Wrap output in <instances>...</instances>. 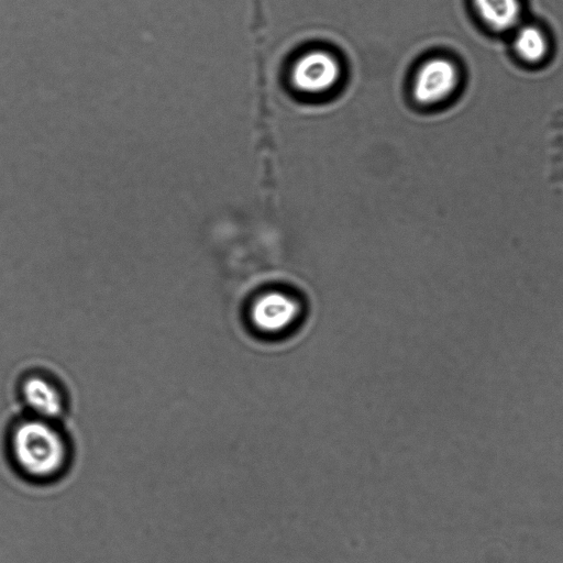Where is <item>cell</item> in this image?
Instances as JSON below:
<instances>
[{
    "label": "cell",
    "mask_w": 563,
    "mask_h": 563,
    "mask_svg": "<svg viewBox=\"0 0 563 563\" xmlns=\"http://www.w3.org/2000/svg\"><path fill=\"white\" fill-rule=\"evenodd\" d=\"M7 448L14 468L32 482L62 476L71 459L70 442L57 421L30 415L11 426Z\"/></svg>",
    "instance_id": "6da1fadb"
},
{
    "label": "cell",
    "mask_w": 563,
    "mask_h": 563,
    "mask_svg": "<svg viewBox=\"0 0 563 563\" xmlns=\"http://www.w3.org/2000/svg\"><path fill=\"white\" fill-rule=\"evenodd\" d=\"M301 316V305L292 295L272 290L260 295L250 310V321L263 336L276 338L289 331Z\"/></svg>",
    "instance_id": "7a4b0ae2"
},
{
    "label": "cell",
    "mask_w": 563,
    "mask_h": 563,
    "mask_svg": "<svg viewBox=\"0 0 563 563\" xmlns=\"http://www.w3.org/2000/svg\"><path fill=\"white\" fill-rule=\"evenodd\" d=\"M19 395L26 415L58 421L66 412L65 390L54 377L42 371H32L22 377Z\"/></svg>",
    "instance_id": "3957f363"
},
{
    "label": "cell",
    "mask_w": 563,
    "mask_h": 563,
    "mask_svg": "<svg viewBox=\"0 0 563 563\" xmlns=\"http://www.w3.org/2000/svg\"><path fill=\"white\" fill-rule=\"evenodd\" d=\"M459 82L460 71L451 59L441 56L432 57L417 71L412 96L422 106H434L451 97Z\"/></svg>",
    "instance_id": "277c9868"
},
{
    "label": "cell",
    "mask_w": 563,
    "mask_h": 563,
    "mask_svg": "<svg viewBox=\"0 0 563 563\" xmlns=\"http://www.w3.org/2000/svg\"><path fill=\"white\" fill-rule=\"evenodd\" d=\"M341 67L335 56L316 49L300 56L291 69L294 87L308 95H320L332 89L339 81Z\"/></svg>",
    "instance_id": "5b68a950"
},
{
    "label": "cell",
    "mask_w": 563,
    "mask_h": 563,
    "mask_svg": "<svg viewBox=\"0 0 563 563\" xmlns=\"http://www.w3.org/2000/svg\"><path fill=\"white\" fill-rule=\"evenodd\" d=\"M482 22L495 32H506L519 26L521 0H472Z\"/></svg>",
    "instance_id": "8992f818"
},
{
    "label": "cell",
    "mask_w": 563,
    "mask_h": 563,
    "mask_svg": "<svg viewBox=\"0 0 563 563\" xmlns=\"http://www.w3.org/2000/svg\"><path fill=\"white\" fill-rule=\"evenodd\" d=\"M512 46L517 56L528 64L541 63L549 52L545 33L533 24L516 27Z\"/></svg>",
    "instance_id": "52a82bcc"
}]
</instances>
